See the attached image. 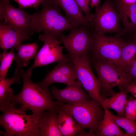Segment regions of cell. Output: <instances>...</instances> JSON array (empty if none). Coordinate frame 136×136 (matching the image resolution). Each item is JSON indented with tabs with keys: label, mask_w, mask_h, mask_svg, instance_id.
I'll return each mask as SVG.
<instances>
[{
	"label": "cell",
	"mask_w": 136,
	"mask_h": 136,
	"mask_svg": "<svg viewBox=\"0 0 136 136\" xmlns=\"http://www.w3.org/2000/svg\"><path fill=\"white\" fill-rule=\"evenodd\" d=\"M15 48L18 51V53L14 59L16 63V67L22 68L28 64L30 59H35L37 53L38 45L36 42L21 43Z\"/></svg>",
	"instance_id": "obj_20"
},
{
	"label": "cell",
	"mask_w": 136,
	"mask_h": 136,
	"mask_svg": "<svg viewBox=\"0 0 136 136\" xmlns=\"http://www.w3.org/2000/svg\"><path fill=\"white\" fill-rule=\"evenodd\" d=\"M75 1L82 12L85 14V18L90 23L92 14L91 13L88 0Z\"/></svg>",
	"instance_id": "obj_28"
},
{
	"label": "cell",
	"mask_w": 136,
	"mask_h": 136,
	"mask_svg": "<svg viewBox=\"0 0 136 136\" xmlns=\"http://www.w3.org/2000/svg\"><path fill=\"white\" fill-rule=\"evenodd\" d=\"M119 13L123 26L121 34L132 32L136 30V3L127 5L121 0H112Z\"/></svg>",
	"instance_id": "obj_16"
},
{
	"label": "cell",
	"mask_w": 136,
	"mask_h": 136,
	"mask_svg": "<svg viewBox=\"0 0 136 136\" xmlns=\"http://www.w3.org/2000/svg\"><path fill=\"white\" fill-rule=\"evenodd\" d=\"M128 93L125 90L115 92L113 90L111 96L104 99L101 103L102 107L104 109L114 110L118 115L125 117V108Z\"/></svg>",
	"instance_id": "obj_18"
},
{
	"label": "cell",
	"mask_w": 136,
	"mask_h": 136,
	"mask_svg": "<svg viewBox=\"0 0 136 136\" xmlns=\"http://www.w3.org/2000/svg\"><path fill=\"white\" fill-rule=\"evenodd\" d=\"M0 19L25 40H30L34 33L29 15L13 6L9 0H0Z\"/></svg>",
	"instance_id": "obj_7"
},
{
	"label": "cell",
	"mask_w": 136,
	"mask_h": 136,
	"mask_svg": "<svg viewBox=\"0 0 136 136\" xmlns=\"http://www.w3.org/2000/svg\"><path fill=\"white\" fill-rule=\"evenodd\" d=\"M100 87V102L111 96L113 88L132 82L131 79L120 67L111 62L91 58Z\"/></svg>",
	"instance_id": "obj_5"
},
{
	"label": "cell",
	"mask_w": 136,
	"mask_h": 136,
	"mask_svg": "<svg viewBox=\"0 0 136 136\" xmlns=\"http://www.w3.org/2000/svg\"><path fill=\"white\" fill-rule=\"evenodd\" d=\"M136 56V41L125 42L122 47L120 66L122 67L131 60Z\"/></svg>",
	"instance_id": "obj_22"
},
{
	"label": "cell",
	"mask_w": 136,
	"mask_h": 136,
	"mask_svg": "<svg viewBox=\"0 0 136 136\" xmlns=\"http://www.w3.org/2000/svg\"><path fill=\"white\" fill-rule=\"evenodd\" d=\"M15 48L9 51L3 50V52L0 54V79L5 78L15 56Z\"/></svg>",
	"instance_id": "obj_24"
},
{
	"label": "cell",
	"mask_w": 136,
	"mask_h": 136,
	"mask_svg": "<svg viewBox=\"0 0 136 136\" xmlns=\"http://www.w3.org/2000/svg\"><path fill=\"white\" fill-rule=\"evenodd\" d=\"M38 126L41 136H62L59 129L57 109L43 112L38 120Z\"/></svg>",
	"instance_id": "obj_15"
},
{
	"label": "cell",
	"mask_w": 136,
	"mask_h": 136,
	"mask_svg": "<svg viewBox=\"0 0 136 136\" xmlns=\"http://www.w3.org/2000/svg\"><path fill=\"white\" fill-rule=\"evenodd\" d=\"M58 63L41 82L37 83L38 84L48 88L53 83H62L69 85L76 81L77 79V73L73 63L70 59Z\"/></svg>",
	"instance_id": "obj_12"
},
{
	"label": "cell",
	"mask_w": 136,
	"mask_h": 136,
	"mask_svg": "<svg viewBox=\"0 0 136 136\" xmlns=\"http://www.w3.org/2000/svg\"><path fill=\"white\" fill-rule=\"evenodd\" d=\"M41 10L30 15L31 25L35 32H43L58 38L65 31L70 30L75 26L61 14L60 8L44 0Z\"/></svg>",
	"instance_id": "obj_3"
},
{
	"label": "cell",
	"mask_w": 136,
	"mask_h": 136,
	"mask_svg": "<svg viewBox=\"0 0 136 136\" xmlns=\"http://www.w3.org/2000/svg\"><path fill=\"white\" fill-rule=\"evenodd\" d=\"M92 27L81 26H74L67 35H62L60 40L69 54L80 56L89 53L91 41Z\"/></svg>",
	"instance_id": "obj_11"
},
{
	"label": "cell",
	"mask_w": 136,
	"mask_h": 136,
	"mask_svg": "<svg viewBox=\"0 0 136 136\" xmlns=\"http://www.w3.org/2000/svg\"><path fill=\"white\" fill-rule=\"evenodd\" d=\"M125 42L119 34L108 36L93 30L89 51L91 58L109 61L121 68V52Z\"/></svg>",
	"instance_id": "obj_6"
},
{
	"label": "cell",
	"mask_w": 136,
	"mask_h": 136,
	"mask_svg": "<svg viewBox=\"0 0 136 136\" xmlns=\"http://www.w3.org/2000/svg\"><path fill=\"white\" fill-rule=\"evenodd\" d=\"M125 4L127 5H130L136 3V0H121Z\"/></svg>",
	"instance_id": "obj_32"
},
{
	"label": "cell",
	"mask_w": 136,
	"mask_h": 136,
	"mask_svg": "<svg viewBox=\"0 0 136 136\" xmlns=\"http://www.w3.org/2000/svg\"><path fill=\"white\" fill-rule=\"evenodd\" d=\"M21 78H22L19 71L16 69L12 78L0 79V102L5 99L7 91L10 86L15 83H20Z\"/></svg>",
	"instance_id": "obj_25"
},
{
	"label": "cell",
	"mask_w": 136,
	"mask_h": 136,
	"mask_svg": "<svg viewBox=\"0 0 136 136\" xmlns=\"http://www.w3.org/2000/svg\"><path fill=\"white\" fill-rule=\"evenodd\" d=\"M23 80V85L20 92L17 94H14L12 89L9 88L5 99L15 105H19L25 111L30 110L32 114L38 120L41 115L46 110L56 109V101H54L48 88L42 87L31 80V75L24 71L22 68L17 69Z\"/></svg>",
	"instance_id": "obj_1"
},
{
	"label": "cell",
	"mask_w": 136,
	"mask_h": 136,
	"mask_svg": "<svg viewBox=\"0 0 136 136\" xmlns=\"http://www.w3.org/2000/svg\"><path fill=\"white\" fill-rule=\"evenodd\" d=\"M39 38L44 44L37 53L33 65L26 71L31 76L32 71L36 67L69 59L68 56L63 53L64 47L60 46L61 42L58 37L44 33L39 35Z\"/></svg>",
	"instance_id": "obj_10"
},
{
	"label": "cell",
	"mask_w": 136,
	"mask_h": 136,
	"mask_svg": "<svg viewBox=\"0 0 136 136\" xmlns=\"http://www.w3.org/2000/svg\"><path fill=\"white\" fill-rule=\"evenodd\" d=\"M79 81L63 89H58L54 86L52 87L50 91L53 98L59 102L72 105L83 103L90 100Z\"/></svg>",
	"instance_id": "obj_13"
},
{
	"label": "cell",
	"mask_w": 136,
	"mask_h": 136,
	"mask_svg": "<svg viewBox=\"0 0 136 136\" xmlns=\"http://www.w3.org/2000/svg\"><path fill=\"white\" fill-rule=\"evenodd\" d=\"M125 111V117L132 120H136V99L132 97L127 98Z\"/></svg>",
	"instance_id": "obj_26"
},
{
	"label": "cell",
	"mask_w": 136,
	"mask_h": 136,
	"mask_svg": "<svg viewBox=\"0 0 136 136\" xmlns=\"http://www.w3.org/2000/svg\"><path fill=\"white\" fill-rule=\"evenodd\" d=\"M51 3L62 9L66 17L75 26H81L88 28L91 24L83 15L75 0H48Z\"/></svg>",
	"instance_id": "obj_14"
},
{
	"label": "cell",
	"mask_w": 136,
	"mask_h": 136,
	"mask_svg": "<svg viewBox=\"0 0 136 136\" xmlns=\"http://www.w3.org/2000/svg\"><path fill=\"white\" fill-rule=\"evenodd\" d=\"M16 105L5 99L0 102V124L7 136H39L38 120L32 114L27 115L25 111Z\"/></svg>",
	"instance_id": "obj_2"
},
{
	"label": "cell",
	"mask_w": 136,
	"mask_h": 136,
	"mask_svg": "<svg viewBox=\"0 0 136 136\" xmlns=\"http://www.w3.org/2000/svg\"><path fill=\"white\" fill-rule=\"evenodd\" d=\"M120 90H125L136 98V83L132 82L118 87Z\"/></svg>",
	"instance_id": "obj_30"
},
{
	"label": "cell",
	"mask_w": 136,
	"mask_h": 136,
	"mask_svg": "<svg viewBox=\"0 0 136 136\" xmlns=\"http://www.w3.org/2000/svg\"><path fill=\"white\" fill-rule=\"evenodd\" d=\"M133 41H136V32L134 34L133 36Z\"/></svg>",
	"instance_id": "obj_33"
},
{
	"label": "cell",
	"mask_w": 136,
	"mask_h": 136,
	"mask_svg": "<svg viewBox=\"0 0 136 136\" xmlns=\"http://www.w3.org/2000/svg\"><path fill=\"white\" fill-rule=\"evenodd\" d=\"M122 69L136 83V56L131 60L124 66Z\"/></svg>",
	"instance_id": "obj_27"
},
{
	"label": "cell",
	"mask_w": 136,
	"mask_h": 136,
	"mask_svg": "<svg viewBox=\"0 0 136 136\" xmlns=\"http://www.w3.org/2000/svg\"><path fill=\"white\" fill-rule=\"evenodd\" d=\"M89 53L80 56L68 54V56L73 63L77 76V79L82 87L93 99L100 101V87L98 78L92 70Z\"/></svg>",
	"instance_id": "obj_9"
},
{
	"label": "cell",
	"mask_w": 136,
	"mask_h": 136,
	"mask_svg": "<svg viewBox=\"0 0 136 136\" xmlns=\"http://www.w3.org/2000/svg\"><path fill=\"white\" fill-rule=\"evenodd\" d=\"M16 2L20 9L32 8H37L44 0H12Z\"/></svg>",
	"instance_id": "obj_29"
},
{
	"label": "cell",
	"mask_w": 136,
	"mask_h": 136,
	"mask_svg": "<svg viewBox=\"0 0 136 136\" xmlns=\"http://www.w3.org/2000/svg\"><path fill=\"white\" fill-rule=\"evenodd\" d=\"M105 114L95 133L98 136H129L120 129L108 109H105Z\"/></svg>",
	"instance_id": "obj_19"
},
{
	"label": "cell",
	"mask_w": 136,
	"mask_h": 136,
	"mask_svg": "<svg viewBox=\"0 0 136 136\" xmlns=\"http://www.w3.org/2000/svg\"><path fill=\"white\" fill-rule=\"evenodd\" d=\"M58 127L62 136H73L78 134L80 136H89L82 129L73 117L66 111L57 109Z\"/></svg>",
	"instance_id": "obj_17"
},
{
	"label": "cell",
	"mask_w": 136,
	"mask_h": 136,
	"mask_svg": "<svg viewBox=\"0 0 136 136\" xmlns=\"http://www.w3.org/2000/svg\"><path fill=\"white\" fill-rule=\"evenodd\" d=\"M25 39L10 26L3 23L0 25V46L3 50L15 48Z\"/></svg>",
	"instance_id": "obj_21"
},
{
	"label": "cell",
	"mask_w": 136,
	"mask_h": 136,
	"mask_svg": "<svg viewBox=\"0 0 136 136\" xmlns=\"http://www.w3.org/2000/svg\"><path fill=\"white\" fill-rule=\"evenodd\" d=\"M88 1L89 5H90L91 8L94 7L96 8L100 6V0H88Z\"/></svg>",
	"instance_id": "obj_31"
},
{
	"label": "cell",
	"mask_w": 136,
	"mask_h": 136,
	"mask_svg": "<svg viewBox=\"0 0 136 136\" xmlns=\"http://www.w3.org/2000/svg\"><path fill=\"white\" fill-rule=\"evenodd\" d=\"M57 109L66 112L74 118L82 129H88L92 136L104 117L105 110L98 100L92 99L74 105L56 101Z\"/></svg>",
	"instance_id": "obj_4"
},
{
	"label": "cell",
	"mask_w": 136,
	"mask_h": 136,
	"mask_svg": "<svg viewBox=\"0 0 136 136\" xmlns=\"http://www.w3.org/2000/svg\"><path fill=\"white\" fill-rule=\"evenodd\" d=\"M121 20L112 0H104L101 6L96 8L90 23L94 30L97 33L105 34L119 32L120 35Z\"/></svg>",
	"instance_id": "obj_8"
},
{
	"label": "cell",
	"mask_w": 136,
	"mask_h": 136,
	"mask_svg": "<svg viewBox=\"0 0 136 136\" xmlns=\"http://www.w3.org/2000/svg\"><path fill=\"white\" fill-rule=\"evenodd\" d=\"M111 115L116 124L124 129L129 136H136V122L135 120L123 117L114 115Z\"/></svg>",
	"instance_id": "obj_23"
}]
</instances>
